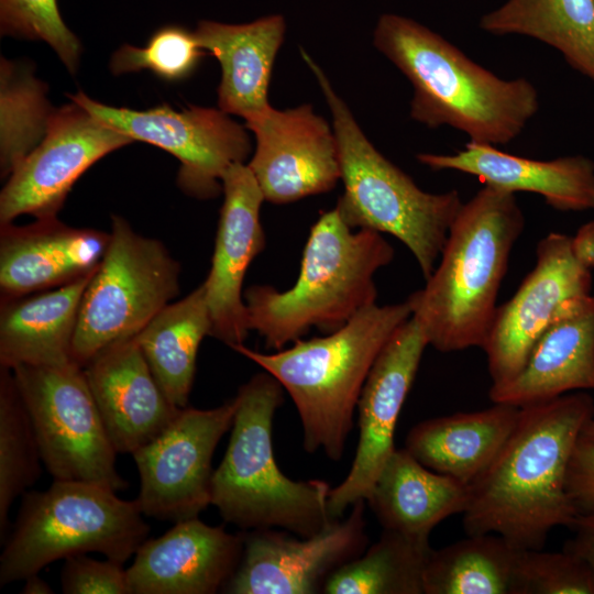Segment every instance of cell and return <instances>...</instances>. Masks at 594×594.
<instances>
[{
  "label": "cell",
  "mask_w": 594,
  "mask_h": 594,
  "mask_svg": "<svg viewBox=\"0 0 594 594\" xmlns=\"http://www.w3.org/2000/svg\"><path fill=\"white\" fill-rule=\"evenodd\" d=\"M594 418L586 393L520 407L517 424L488 469L469 486L468 535L494 534L517 549H541L549 532L578 516L566 473L585 424Z\"/></svg>",
  "instance_id": "cell-1"
},
{
  "label": "cell",
  "mask_w": 594,
  "mask_h": 594,
  "mask_svg": "<svg viewBox=\"0 0 594 594\" xmlns=\"http://www.w3.org/2000/svg\"><path fill=\"white\" fill-rule=\"evenodd\" d=\"M373 43L410 81L411 119L430 129L448 125L472 142L502 145L539 110L532 82L498 77L413 19L382 14Z\"/></svg>",
  "instance_id": "cell-2"
},
{
  "label": "cell",
  "mask_w": 594,
  "mask_h": 594,
  "mask_svg": "<svg viewBox=\"0 0 594 594\" xmlns=\"http://www.w3.org/2000/svg\"><path fill=\"white\" fill-rule=\"evenodd\" d=\"M525 228L515 194L483 186L463 202L440 263L408 298L411 317L440 352L482 348L510 252Z\"/></svg>",
  "instance_id": "cell-3"
},
{
  "label": "cell",
  "mask_w": 594,
  "mask_h": 594,
  "mask_svg": "<svg viewBox=\"0 0 594 594\" xmlns=\"http://www.w3.org/2000/svg\"><path fill=\"white\" fill-rule=\"evenodd\" d=\"M382 233L354 230L337 208L320 213L304 248L295 284L280 292L254 285L243 293L250 330L280 350L311 328L333 332L376 304L375 273L394 258Z\"/></svg>",
  "instance_id": "cell-4"
},
{
  "label": "cell",
  "mask_w": 594,
  "mask_h": 594,
  "mask_svg": "<svg viewBox=\"0 0 594 594\" xmlns=\"http://www.w3.org/2000/svg\"><path fill=\"white\" fill-rule=\"evenodd\" d=\"M411 317L408 300L374 304L340 329L287 349L263 353L243 343L230 348L274 376L297 408L304 449L332 461L343 457L366 377L395 330Z\"/></svg>",
  "instance_id": "cell-5"
},
{
  "label": "cell",
  "mask_w": 594,
  "mask_h": 594,
  "mask_svg": "<svg viewBox=\"0 0 594 594\" xmlns=\"http://www.w3.org/2000/svg\"><path fill=\"white\" fill-rule=\"evenodd\" d=\"M283 391L265 371L239 388L229 444L213 471L211 505L243 530L280 528L310 537L334 520L328 509L331 487L322 480L293 481L279 470L272 426Z\"/></svg>",
  "instance_id": "cell-6"
},
{
  "label": "cell",
  "mask_w": 594,
  "mask_h": 594,
  "mask_svg": "<svg viewBox=\"0 0 594 594\" xmlns=\"http://www.w3.org/2000/svg\"><path fill=\"white\" fill-rule=\"evenodd\" d=\"M332 114L344 191L336 208L352 229L387 233L403 242L427 279L444 246L462 199L457 189L427 193L382 155L365 136L328 77L305 50Z\"/></svg>",
  "instance_id": "cell-7"
},
{
  "label": "cell",
  "mask_w": 594,
  "mask_h": 594,
  "mask_svg": "<svg viewBox=\"0 0 594 594\" xmlns=\"http://www.w3.org/2000/svg\"><path fill=\"white\" fill-rule=\"evenodd\" d=\"M143 516L136 499L95 483L54 480L46 491L25 492L0 556V585L89 552L124 564L147 539Z\"/></svg>",
  "instance_id": "cell-8"
},
{
  "label": "cell",
  "mask_w": 594,
  "mask_h": 594,
  "mask_svg": "<svg viewBox=\"0 0 594 594\" xmlns=\"http://www.w3.org/2000/svg\"><path fill=\"white\" fill-rule=\"evenodd\" d=\"M179 274L162 242L113 216L108 246L80 302L73 361L84 367L108 346L134 338L178 295Z\"/></svg>",
  "instance_id": "cell-9"
},
{
  "label": "cell",
  "mask_w": 594,
  "mask_h": 594,
  "mask_svg": "<svg viewBox=\"0 0 594 594\" xmlns=\"http://www.w3.org/2000/svg\"><path fill=\"white\" fill-rule=\"evenodd\" d=\"M54 480L82 481L121 491L117 450L89 388L84 367L18 365L10 369Z\"/></svg>",
  "instance_id": "cell-10"
},
{
  "label": "cell",
  "mask_w": 594,
  "mask_h": 594,
  "mask_svg": "<svg viewBox=\"0 0 594 594\" xmlns=\"http://www.w3.org/2000/svg\"><path fill=\"white\" fill-rule=\"evenodd\" d=\"M97 119L133 141L158 146L180 163L177 184L189 196L212 199L222 191V176L250 154L244 127L220 109L168 105L144 111L100 103L84 92L68 95Z\"/></svg>",
  "instance_id": "cell-11"
},
{
  "label": "cell",
  "mask_w": 594,
  "mask_h": 594,
  "mask_svg": "<svg viewBox=\"0 0 594 594\" xmlns=\"http://www.w3.org/2000/svg\"><path fill=\"white\" fill-rule=\"evenodd\" d=\"M235 397L211 409L182 408L170 424L132 453L136 498L144 516L177 522L211 504L212 457L233 424Z\"/></svg>",
  "instance_id": "cell-12"
},
{
  "label": "cell",
  "mask_w": 594,
  "mask_h": 594,
  "mask_svg": "<svg viewBox=\"0 0 594 594\" xmlns=\"http://www.w3.org/2000/svg\"><path fill=\"white\" fill-rule=\"evenodd\" d=\"M132 142L75 101L54 110L44 138L14 167L1 190V224L21 215L57 218L77 179L97 161Z\"/></svg>",
  "instance_id": "cell-13"
},
{
  "label": "cell",
  "mask_w": 594,
  "mask_h": 594,
  "mask_svg": "<svg viewBox=\"0 0 594 594\" xmlns=\"http://www.w3.org/2000/svg\"><path fill=\"white\" fill-rule=\"evenodd\" d=\"M356 502L346 518L310 537L275 528L244 530L240 564L222 593L315 594L342 565L367 548L364 508Z\"/></svg>",
  "instance_id": "cell-14"
},
{
  "label": "cell",
  "mask_w": 594,
  "mask_h": 594,
  "mask_svg": "<svg viewBox=\"0 0 594 594\" xmlns=\"http://www.w3.org/2000/svg\"><path fill=\"white\" fill-rule=\"evenodd\" d=\"M428 340L410 317L402 323L377 355L358 402L359 442L346 477L331 487L328 509L342 518L356 502H366L384 464L395 451L398 416L416 377Z\"/></svg>",
  "instance_id": "cell-15"
},
{
  "label": "cell",
  "mask_w": 594,
  "mask_h": 594,
  "mask_svg": "<svg viewBox=\"0 0 594 594\" xmlns=\"http://www.w3.org/2000/svg\"><path fill=\"white\" fill-rule=\"evenodd\" d=\"M592 273L574 256L571 237L551 232L536 246V264L515 295L497 307L481 349L487 358L492 385L510 381L568 299L591 294Z\"/></svg>",
  "instance_id": "cell-16"
},
{
  "label": "cell",
  "mask_w": 594,
  "mask_h": 594,
  "mask_svg": "<svg viewBox=\"0 0 594 594\" xmlns=\"http://www.w3.org/2000/svg\"><path fill=\"white\" fill-rule=\"evenodd\" d=\"M245 127L256 141L248 166L266 201L283 205L328 193L341 179L333 128L310 105L271 106Z\"/></svg>",
  "instance_id": "cell-17"
},
{
  "label": "cell",
  "mask_w": 594,
  "mask_h": 594,
  "mask_svg": "<svg viewBox=\"0 0 594 594\" xmlns=\"http://www.w3.org/2000/svg\"><path fill=\"white\" fill-rule=\"evenodd\" d=\"M221 182L223 202L202 285L212 320L210 336L231 346L243 343L251 331L242 288L249 266L265 246L260 219L265 198L244 163L231 165Z\"/></svg>",
  "instance_id": "cell-18"
},
{
  "label": "cell",
  "mask_w": 594,
  "mask_h": 594,
  "mask_svg": "<svg viewBox=\"0 0 594 594\" xmlns=\"http://www.w3.org/2000/svg\"><path fill=\"white\" fill-rule=\"evenodd\" d=\"M243 534H230L198 517L174 522L164 535L146 539L127 569L130 594H213L237 571Z\"/></svg>",
  "instance_id": "cell-19"
},
{
  "label": "cell",
  "mask_w": 594,
  "mask_h": 594,
  "mask_svg": "<svg viewBox=\"0 0 594 594\" xmlns=\"http://www.w3.org/2000/svg\"><path fill=\"white\" fill-rule=\"evenodd\" d=\"M84 371L118 453L150 442L182 409L160 387L134 338L102 350Z\"/></svg>",
  "instance_id": "cell-20"
},
{
  "label": "cell",
  "mask_w": 594,
  "mask_h": 594,
  "mask_svg": "<svg viewBox=\"0 0 594 594\" xmlns=\"http://www.w3.org/2000/svg\"><path fill=\"white\" fill-rule=\"evenodd\" d=\"M109 233L74 228L57 218L23 227L1 224L2 298L44 292L91 274L99 265Z\"/></svg>",
  "instance_id": "cell-21"
},
{
  "label": "cell",
  "mask_w": 594,
  "mask_h": 594,
  "mask_svg": "<svg viewBox=\"0 0 594 594\" xmlns=\"http://www.w3.org/2000/svg\"><path fill=\"white\" fill-rule=\"evenodd\" d=\"M594 389V296L565 300L534 344L521 371L492 385L493 403L517 407Z\"/></svg>",
  "instance_id": "cell-22"
},
{
  "label": "cell",
  "mask_w": 594,
  "mask_h": 594,
  "mask_svg": "<svg viewBox=\"0 0 594 594\" xmlns=\"http://www.w3.org/2000/svg\"><path fill=\"white\" fill-rule=\"evenodd\" d=\"M416 157L433 170L470 174L499 190L538 194L557 210H594V162L584 155L539 161L469 141L452 154L419 153Z\"/></svg>",
  "instance_id": "cell-23"
},
{
  "label": "cell",
  "mask_w": 594,
  "mask_h": 594,
  "mask_svg": "<svg viewBox=\"0 0 594 594\" xmlns=\"http://www.w3.org/2000/svg\"><path fill=\"white\" fill-rule=\"evenodd\" d=\"M286 23L273 14L243 24L200 21L195 30L199 45L221 66L219 109L244 120L265 112L276 54Z\"/></svg>",
  "instance_id": "cell-24"
},
{
  "label": "cell",
  "mask_w": 594,
  "mask_h": 594,
  "mask_svg": "<svg viewBox=\"0 0 594 594\" xmlns=\"http://www.w3.org/2000/svg\"><path fill=\"white\" fill-rule=\"evenodd\" d=\"M519 411L520 407L494 403L484 410L428 419L411 428L405 449L426 468L470 486L504 447Z\"/></svg>",
  "instance_id": "cell-25"
},
{
  "label": "cell",
  "mask_w": 594,
  "mask_h": 594,
  "mask_svg": "<svg viewBox=\"0 0 594 594\" xmlns=\"http://www.w3.org/2000/svg\"><path fill=\"white\" fill-rule=\"evenodd\" d=\"M92 273L57 288L2 298V367L54 366L74 362L72 348L80 302Z\"/></svg>",
  "instance_id": "cell-26"
},
{
  "label": "cell",
  "mask_w": 594,
  "mask_h": 594,
  "mask_svg": "<svg viewBox=\"0 0 594 594\" xmlns=\"http://www.w3.org/2000/svg\"><path fill=\"white\" fill-rule=\"evenodd\" d=\"M469 495L468 485L426 468L403 448L384 464L366 503L383 530L429 540L439 522L463 514Z\"/></svg>",
  "instance_id": "cell-27"
},
{
  "label": "cell",
  "mask_w": 594,
  "mask_h": 594,
  "mask_svg": "<svg viewBox=\"0 0 594 594\" xmlns=\"http://www.w3.org/2000/svg\"><path fill=\"white\" fill-rule=\"evenodd\" d=\"M212 320L204 285L164 307L135 337L160 387L178 407L188 406L201 341Z\"/></svg>",
  "instance_id": "cell-28"
},
{
  "label": "cell",
  "mask_w": 594,
  "mask_h": 594,
  "mask_svg": "<svg viewBox=\"0 0 594 594\" xmlns=\"http://www.w3.org/2000/svg\"><path fill=\"white\" fill-rule=\"evenodd\" d=\"M479 24L493 35L540 41L594 81V0H507Z\"/></svg>",
  "instance_id": "cell-29"
},
{
  "label": "cell",
  "mask_w": 594,
  "mask_h": 594,
  "mask_svg": "<svg viewBox=\"0 0 594 594\" xmlns=\"http://www.w3.org/2000/svg\"><path fill=\"white\" fill-rule=\"evenodd\" d=\"M468 536L430 551L424 594H515L520 549L498 535Z\"/></svg>",
  "instance_id": "cell-30"
},
{
  "label": "cell",
  "mask_w": 594,
  "mask_h": 594,
  "mask_svg": "<svg viewBox=\"0 0 594 594\" xmlns=\"http://www.w3.org/2000/svg\"><path fill=\"white\" fill-rule=\"evenodd\" d=\"M429 540L383 530L380 539L339 568L326 582L327 594H424Z\"/></svg>",
  "instance_id": "cell-31"
},
{
  "label": "cell",
  "mask_w": 594,
  "mask_h": 594,
  "mask_svg": "<svg viewBox=\"0 0 594 594\" xmlns=\"http://www.w3.org/2000/svg\"><path fill=\"white\" fill-rule=\"evenodd\" d=\"M42 455L28 408L13 373L0 372V532L8 527L11 505L41 476Z\"/></svg>",
  "instance_id": "cell-32"
},
{
  "label": "cell",
  "mask_w": 594,
  "mask_h": 594,
  "mask_svg": "<svg viewBox=\"0 0 594 594\" xmlns=\"http://www.w3.org/2000/svg\"><path fill=\"white\" fill-rule=\"evenodd\" d=\"M0 69V166L1 175L9 176L42 141L54 110L45 98V85L31 67L1 58Z\"/></svg>",
  "instance_id": "cell-33"
},
{
  "label": "cell",
  "mask_w": 594,
  "mask_h": 594,
  "mask_svg": "<svg viewBox=\"0 0 594 594\" xmlns=\"http://www.w3.org/2000/svg\"><path fill=\"white\" fill-rule=\"evenodd\" d=\"M204 55L195 31L169 24L157 29L144 47L121 46L111 57L110 69L114 75L146 69L176 82L188 78Z\"/></svg>",
  "instance_id": "cell-34"
},
{
  "label": "cell",
  "mask_w": 594,
  "mask_h": 594,
  "mask_svg": "<svg viewBox=\"0 0 594 594\" xmlns=\"http://www.w3.org/2000/svg\"><path fill=\"white\" fill-rule=\"evenodd\" d=\"M0 30L4 35L46 42L69 73H76L81 46L65 24L58 0H0Z\"/></svg>",
  "instance_id": "cell-35"
},
{
  "label": "cell",
  "mask_w": 594,
  "mask_h": 594,
  "mask_svg": "<svg viewBox=\"0 0 594 594\" xmlns=\"http://www.w3.org/2000/svg\"><path fill=\"white\" fill-rule=\"evenodd\" d=\"M515 594H594V572L575 553L520 549Z\"/></svg>",
  "instance_id": "cell-36"
},
{
  "label": "cell",
  "mask_w": 594,
  "mask_h": 594,
  "mask_svg": "<svg viewBox=\"0 0 594 594\" xmlns=\"http://www.w3.org/2000/svg\"><path fill=\"white\" fill-rule=\"evenodd\" d=\"M87 553L65 559L62 591L65 594H130L123 564L107 559L96 560Z\"/></svg>",
  "instance_id": "cell-37"
},
{
  "label": "cell",
  "mask_w": 594,
  "mask_h": 594,
  "mask_svg": "<svg viewBox=\"0 0 594 594\" xmlns=\"http://www.w3.org/2000/svg\"><path fill=\"white\" fill-rule=\"evenodd\" d=\"M566 492L578 515L594 513V444L581 436L570 459Z\"/></svg>",
  "instance_id": "cell-38"
},
{
  "label": "cell",
  "mask_w": 594,
  "mask_h": 594,
  "mask_svg": "<svg viewBox=\"0 0 594 594\" xmlns=\"http://www.w3.org/2000/svg\"><path fill=\"white\" fill-rule=\"evenodd\" d=\"M569 528L574 537L564 549L582 558L594 572V513L578 515Z\"/></svg>",
  "instance_id": "cell-39"
},
{
  "label": "cell",
  "mask_w": 594,
  "mask_h": 594,
  "mask_svg": "<svg viewBox=\"0 0 594 594\" xmlns=\"http://www.w3.org/2000/svg\"><path fill=\"white\" fill-rule=\"evenodd\" d=\"M571 248L575 258L592 271L594 268V221L579 228L571 237Z\"/></svg>",
  "instance_id": "cell-40"
},
{
  "label": "cell",
  "mask_w": 594,
  "mask_h": 594,
  "mask_svg": "<svg viewBox=\"0 0 594 594\" xmlns=\"http://www.w3.org/2000/svg\"><path fill=\"white\" fill-rule=\"evenodd\" d=\"M21 593L23 594H52V586L38 573L32 574L24 580Z\"/></svg>",
  "instance_id": "cell-41"
},
{
  "label": "cell",
  "mask_w": 594,
  "mask_h": 594,
  "mask_svg": "<svg viewBox=\"0 0 594 594\" xmlns=\"http://www.w3.org/2000/svg\"><path fill=\"white\" fill-rule=\"evenodd\" d=\"M581 438L594 444V418L588 420L581 432Z\"/></svg>",
  "instance_id": "cell-42"
}]
</instances>
